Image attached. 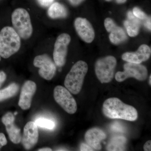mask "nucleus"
Here are the masks:
<instances>
[{"mask_svg": "<svg viewBox=\"0 0 151 151\" xmlns=\"http://www.w3.org/2000/svg\"><path fill=\"white\" fill-rule=\"evenodd\" d=\"M103 112L106 117L111 119H120L135 121L137 119L136 108L123 103L119 98L112 97L105 100L103 105Z\"/></svg>", "mask_w": 151, "mask_h": 151, "instance_id": "f257e3e1", "label": "nucleus"}, {"mask_svg": "<svg viewBox=\"0 0 151 151\" xmlns=\"http://www.w3.org/2000/svg\"><path fill=\"white\" fill-rule=\"evenodd\" d=\"M21 38L13 27L7 26L0 32V55L9 58L19 50Z\"/></svg>", "mask_w": 151, "mask_h": 151, "instance_id": "f03ea898", "label": "nucleus"}, {"mask_svg": "<svg viewBox=\"0 0 151 151\" xmlns=\"http://www.w3.org/2000/svg\"><path fill=\"white\" fill-rule=\"evenodd\" d=\"M88 70V65L86 62L82 60L77 61L65 77L64 81L65 88L73 94H78L82 88Z\"/></svg>", "mask_w": 151, "mask_h": 151, "instance_id": "7ed1b4c3", "label": "nucleus"}, {"mask_svg": "<svg viewBox=\"0 0 151 151\" xmlns=\"http://www.w3.org/2000/svg\"><path fill=\"white\" fill-rule=\"evenodd\" d=\"M13 28L20 37L24 40L29 39L32 35L33 27L28 12L23 8L16 9L12 15Z\"/></svg>", "mask_w": 151, "mask_h": 151, "instance_id": "20e7f679", "label": "nucleus"}, {"mask_svg": "<svg viewBox=\"0 0 151 151\" xmlns=\"http://www.w3.org/2000/svg\"><path fill=\"white\" fill-rule=\"evenodd\" d=\"M117 60L114 57L109 55L97 60L95 63L96 76L102 83L111 82L114 77Z\"/></svg>", "mask_w": 151, "mask_h": 151, "instance_id": "39448f33", "label": "nucleus"}, {"mask_svg": "<svg viewBox=\"0 0 151 151\" xmlns=\"http://www.w3.org/2000/svg\"><path fill=\"white\" fill-rule=\"evenodd\" d=\"M124 71L116 73L115 78L118 82H122L130 77H133L139 81H144L148 76L147 68L142 64L127 62L124 66Z\"/></svg>", "mask_w": 151, "mask_h": 151, "instance_id": "423d86ee", "label": "nucleus"}, {"mask_svg": "<svg viewBox=\"0 0 151 151\" xmlns=\"http://www.w3.org/2000/svg\"><path fill=\"white\" fill-rule=\"evenodd\" d=\"M54 97L56 103L67 113L73 114L76 112V101L66 88L60 85L56 86L54 90Z\"/></svg>", "mask_w": 151, "mask_h": 151, "instance_id": "0eeeda50", "label": "nucleus"}, {"mask_svg": "<svg viewBox=\"0 0 151 151\" xmlns=\"http://www.w3.org/2000/svg\"><path fill=\"white\" fill-rule=\"evenodd\" d=\"M71 41V37L67 33L58 36L54 44L53 60L55 65L62 67L65 65L68 52V47Z\"/></svg>", "mask_w": 151, "mask_h": 151, "instance_id": "6e6552de", "label": "nucleus"}, {"mask_svg": "<svg viewBox=\"0 0 151 151\" xmlns=\"http://www.w3.org/2000/svg\"><path fill=\"white\" fill-rule=\"evenodd\" d=\"M33 64L35 67L40 68L39 74L45 80H51L55 75L56 66L47 55H40L36 56L34 60Z\"/></svg>", "mask_w": 151, "mask_h": 151, "instance_id": "1a4fd4ad", "label": "nucleus"}, {"mask_svg": "<svg viewBox=\"0 0 151 151\" xmlns=\"http://www.w3.org/2000/svg\"><path fill=\"white\" fill-rule=\"evenodd\" d=\"M74 27L77 34L85 42L90 43L95 38V32L93 27L89 21L84 18L75 19Z\"/></svg>", "mask_w": 151, "mask_h": 151, "instance_id": "9d476101", "label": "nucleus"}, {"mask_svg": "<svg viewBox=\"0 0 151 151\" xmlns=\"http://www.w3.org/2000/svg\"><path fill=\"white\" fill-rule=\"evenodd\" d=\"M104 25L106 30L110 33L109 39L113 44L118 45L127 40L128 37L124 29L117 25L112 19H105Z\"/></svg>", "mask_w": 151, "mask_h": 151, "instance_id": "9b49d317", "label": "nucleus"}, {"mask_svg": "<svg viewBox=\"0 0 151 151\" xmlns=\"http://www.w3.org/2000/svg\"><path fill=\"white\" fill-rule=\"evenodd\" d=\"M39 133L37 125L35 122H29L24 129L22 143L25 149L30 150L36 145L38 140Z\"/></svg>", "mask_w": 151, "mask_h": 151, "instance_id": "f8f14e48", "label": "nucleus"}, {"mask_svg": "<svg viewBox=\"0 0 151 151\" xmlns=\"http://www.w3.org/2000/svg\"><path fill=\"white\" fill-rule=\"evenodd\" d=\"M36 89V84L34 81L28 80L24 84L18 103L19 106L22 110H28L30 108L32 97L35 94Z\"/></svg>", "mask_w": 151, "mask_h": 151, "instance_id": "ddd939ff", "label": "nucleus"}, {"mask_svg": "<svg viewBox=\"0 0 151 151\" xmlns=\"http://www.w3.org/2000/svg\"><path fill=\"white\" fill-rule=\"evenodd\" d=\"M150 47L145 44L142 45L135 52H126L122 55L123 60L127 62L140 64L148 60L151 56Z\"/></svg>", "mask_w": 151, "mask_h": 151, "instance_id": "4468645a", "label": "nucleus"}, {"mask_svg": "<svg viewBox=\"0 0 151 151\" xmlns=\"http://www.w3.org/2000/svg\"><path fill=\"white\" fill-rule=\"evenodd\" d=\"M15 118L11 112L6 113L2 118V122L6 126V130L10 140L14 144H19L22 140L20 129L15 125Z\"/></svg>", "mask_w": 151, "mask_h": 151, "instance_id": "2eb2a0df", "label": "nucleus"}, {"mask_svg": "<svg viewBox=\"0 0 151 151\" xmlns=\"http://www.w3.org/2000/svg\"><path fill=\"white\" fill-rule=\"evenodd\" d=\"M106 138V135L99 128H93L88 130L85 133V141L91 147L99 150L102 148L101 142Z\"/></svg>", "mask_w": 151, "mask_h": 151, "instance_id": "dca6fc26", "label": "nucleus"}, {"mask_svg": "<svg viewBox=\"0 0 151 151\" xmlns=\"http://www.w3.org/2000/svg\"><path fill=\"white\" fill-rule=\"evenodd\" d=\"M127 16L128 19L124 22V26L127 29L128 35L131 37H134L139 32L140 22L132 12H129Z\"/></svg>", "mask_w": 151, "mask_h": 151, "instance_id": "f3484780", "label": "nucleus"}, {"mask_svg": "<svg viewBox=\"0 0 151 151\" xmlns=\"http://www.w3.org/2000/svg\"><path fill=\"white\" fill-rule=\"evenodd\" d=\"M49 17L52 19L64 18L68 15L67 9L65 6L58 2H55L50 6L47 10Z\"/></svg>", "mask_w": 151, "mask_h": 151, "instance_id": "a211bd4d", "label": "nucleus"}, {"mask_svg": "<svg viewBox=\"0 0 151 151\" xmlns=\"http://www.w3.org/2000/svg\"><path fill=\"white\" fill-rule=\"evenodd\" d=\"M127 139L123 136H116L109 141L107 147L108 151H124L126 149Z\"/></svg>", "mask_w": 151, "mask_h": 151, "instance_id": "6ab92c4d", "label": "nucleus"}, {"mask_svg": "<svg viewBox=\"0 0 151 151\" xmlns=\"http://www.w3.org/2000/svg\"><path fill=\"white\" fill-rule=\"evenodd\" d=\"M19 86L13 83L4 89L0 90V102L13 97L18 92Z\"/></svg>", "mask_w": 151, "mask_h": 151, "instance_id": "aec40b11", "label": "nucleus"}, {"mask_svg": "<svg viewBox=\"0 0 151 151\" xmlns=\"http://www.w3.org/2000/svg\"><path fill=\"white\" fill-rule=\"evenodd\" d=\"M36 124L38 127L45 128L49 130H53L55 127V123L51 120L46 119H39L35 120Z\"/></svg>", "mask_w": 151, "mask_h": 151, "instance_id": "412c9836", "label": "nucleus"}, {"mask_svg": "<svg viewBox=\"0 0 151 151\" xmlns=\"http://www.w3.org/2000/svg\"><path fill=\"white\" fill-rule=\"evenodd\" d=\"M133 14L137 18L142 20H147L148 18L147 16L144 12H142L140 9L138 7H135L133 9Z\"/></svg>", "mask_w": 151, "mask_h": 151, "instance_id": "4be33fe9", "label": "nucleus"}, {"mask_svg": "<svg viewBox=\"0 0 151 151\" xmlns=\"http://www.w3.org/2000/svg\"><path fill=\"white\" fill-rule=\"evenodd\" d=\"M111 129L114 132H126L125 127L123 124L119 122H115L112 124L111 127Z\"/></svg>", "mask_w": 151, "mask_h": 151, "instance_id": "5701e85b", "label": "nucleus"}, {"mask_svg": "<svg viewBox=\"0 0 151 151\" xmlns=\"http://www.w3.org/2000/svg\"><path fill=\"white\" fill-rule=\"evenodd\" d=\"M54 0H37L38 2L41 6L47 7L53 3Z\"/></svg>", "mask_w": 151, "mask_h": 151, "instance_id": "b1692460", "label": "nucleus"}, {"mask_svg": "<svg viewBox=\"0 0 151 151\" xmlns=\"http://www.w3.org/2000/svg\"><path fill=\"white\" fill-rule=\"evenodd\" d=\"M80 151H92L94 150L92 147L84 143H82L80 145Z\"/></svg>", "mask_w": 151, "mask_h": 151, "instance_id": "393cba45", "label": "nucleus"}, {"mask_svg": "<svg viewBox=\"0 0 151 151\" xmlns=\"http://www.w3.org/2000/svg\"><path fill=\"white\" fill-rule=\"evenodd\" d=\"M7 143V141L5 136L3 133H0V145L1 146L6 145Z\"/></svg>", "mask_w": 151, "mask_h": 151, "instance_id": "a878e982", "label": "nucleus"}, {"mask_svg": "<svg viewBox=\"0 0 151 151\" xmlns=\"http://www.w3.org/2000/svg\"><path fill=\"white\" fill-rule=\"evenodd\" d=\"M6 78V75L4 71H0V87Z\"/></svg>", "mask_w": 151, "mask_h": 151, "instance_id": "bb28decb", "label": "nucleus"}, {"mask_svg": "<svg viewBox=\"0 0 151 151\" xmlns=\"http://www.w3.org/2000/svg\"><path fill=\"white\" fill-rule=\"evenodd\" d=\"M144 150L145 151H151V141H147L144 145Z\"/></svg>", "mask_w": 151, "mask_h": 151, "instance_id": "cd10ccee", "label": "nucleus"}, {"mask_svg": "<svg viewBox=\"0 0 151 151\" xmlns=\"http://www.w3.org/2000/svg\"><path fill=\"white\" fill-rule=\"evenodd\" d=\"M68 1L72 5L76 6L83 2L84 0H68Z\"/></svg>", "mask_w": 151, "mask_h": 151, "instance_id": "c85d7f7f", "label": "nucleus"}, {"mask_svg": "<svg viewBox=\"0 0 151 151\" xmlns=\"http://www.w3.org/2000/svg\"><path fill=\"white\" fill-rule=\"evenodd\" d=\"M145 26L147 28L151 30V18H148L145 23Z\"/></svg>", "mask_w": 151, "mask_h": 151, "instance_id": "c756f323", "label": "nucleus"}, {"mask_svg": "<svg viewBox=\"0 0 151 151\" xmlns=\"http://www.w3.org/2000/svg\"><path fill=\"white\" fill-rule=\"evenodd\" d=\"M52 150L49 148H44L39 149L38 150V151H50Z\"/></svg>", "mask_w": 151, "mask_h": 151, "instance_id": "7c9ffc66", "label": "nucleus"}, {"mask_svg": "<svg viewBox=\"0 0 151 151\" xmlns=\"http://www.w3.org/2000/svg\"><path fill=\"white\" fill-rule=\"evenodd\" d=\"M127 1V0H116V2L118 4H123V3L126 2Z\"/></svg>", "mask_w": 151, "mask_h": 151, "instance_id": "2f4dec72", "label": "nucleus"}, {"mask_svg": "<svg viewBox=\"0 0 151 151\" xmlns=\"http://www.w3.org/2000/svg\"><path fill=\"white\" fill-rule=\"evenodd\" d=\"M151 75H150V77H149V83L150 85H151Z\"/></svg>", "mask_w": 151, "mask_h": 151, "instance_id": "473e14b6", "label": "nucleus"}, {"mask_svg": "<svg viewBox=\"0 0 151 151\" xmlns=\"http://www.w3.org/2000/svg\"><path fill=\"white\" fill-rule=\"evenodd\" d=\"M17 112H15L14 113V115H17Z\"/></svg>", "mask_w": 151, "mask_h": 151, "instance_id": "72a5a7b5", "label": "nucleus"}, {"mask_svg": "<svg viewBox=\"0 0 151 151\" xmlns=\"http://www.w3.org/2000/svg\"><path fill=\"white\" fill-rule=\"evenodd\" d=\"M1 55H0V61H1Z\"/></svg>", "mask_w": 151, "mask_h": 151, "instance_id": "f704fd0d", "label": "nucleus"}, {"mask_svg": "<svg viewBox=\"0 0 151 151\" xmlns=\"http://www.w3.org/2000/svg\"><path fill=\"white\" fill-rule=\"evenodd\" d=\"M107 1H111V0H106Z\"/></svg>", "mask_w": 151, "mask_h": 151, "instance_id": "c9c22d12", "label": "nucleus"}, {"mask_svg": "<svg viewBox=\"0 0 151 151\" xmlns=\"http://www.w3.org/2000/svg\"><path fill=\"white\" fill-rule=\"evenodd\" d=\"M1 147L0 146V149H1Z\"/></svg>", "mask_w": 151, "mask_h": 151, "instance_id": "e433bc0d", "label": "nucleus"}, {"mask_svg": "<svg viewBox=\"0 0 151 151\" xmlns=\"http://www.w3.org/2000/svg\"><path fill=\"white\" fill-rule=\"evenodd\" d=\"M1 1V0H0V1Z\"/></svg>", "mask_w": 151, "mask_h": 151, "instance_id": "4c0bfd02", "label": "nucleus"}]
</instances>
